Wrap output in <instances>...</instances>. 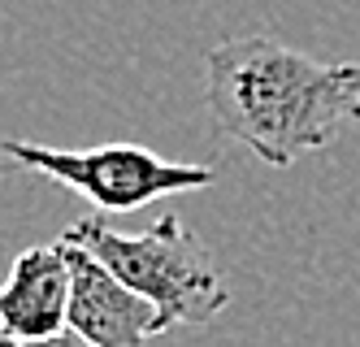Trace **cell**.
<instances>
[{"label":"cell","mask_w":360,"mask_h":347,"mask_svg":"<svg viewBox=\"0 0 360 347\" xmlns=\"http://www.w3.org/2000/svg\"><path fill=\"white\" fill-rule=\"evenodd\" d=\"M65 256L74 274L70 330H79L91 347H143L152 334H165L161 313L143 296H135L117 274H109L87 248L65 244Z\"/></svg>","instance_id":"277c9868"},{"label":"cell","mask_w":360,"mask_h":347,"mask_svg":"<svg viewBox=\"0 0 360 347\" xmlns=\"http://www.w3.org/2000/svg\"><path fill=\"white\" fill-rule=\"evenodd\" d=\"M0 347H91L79 330H61V334H48V339H5L0 334Z\"/></svg>","instance_id":"8992f818"},{"label":"cell","mask_w":360,"mask_h":347,"mask_svg":"<svg viewBox=\"0 0 360 347\" xmlns=\"http://www.w3.org/2000/svg\"><path fill=\"white\" fill-rule=\"evenodd\" d=\"M61 239L87 248L109 274H117L135 296H143L161 313L165 330L204 326L230 304V286L221 282V270L213 265L209 248L174 213H161L139 234H122L105 226V217H83Z\"/></svg>","instance_id":"7a4b0ae2"},{"label":"cell","mask_w":360,"mask_h":347,"mask_svg":"<svg viewBox=\"0 0 360 347\" xmlns=\"http://www.w3.org/2000/svg\"><path fill=\"white\" fill-rule=\"evenodd\" d=\"M74 274L65 244H35L18 252L9 282L0 291V330L5 339H48L70 326Z\"/></svg>","instance_id":"5b68a950"},{"label":"cell","mask_w":360,"mask_h":347,"mask_svg":"<svg viewBox=\"0 0 360 347\" xmlns=\"http://www.w3.org/2000/svg\"><path fill=\"white\" fill-rule=\"evenodd\" d=\"M204 104L221 139L287 170L360 122V61H313L269 35H230L204 52Z\"/></svg>","instance_id":"6da1fadb"},{"label":"cell","mask_w":360,"mask_h":347,"mask_svg":"<svg viewBox=\"0 0 360 347\" xmlns=\"http://www.w3.org/2000/svg\"><path fill=\"white\" fill-rule=\"evenodd\" d=\"M5 156L53 182L79 191L100 213H131L161 196L213 187V165H183L148 152L139 144H105V148H44L31 139H5Z\"/></svg>","instance_id":"3957f363"}]
</instances>
